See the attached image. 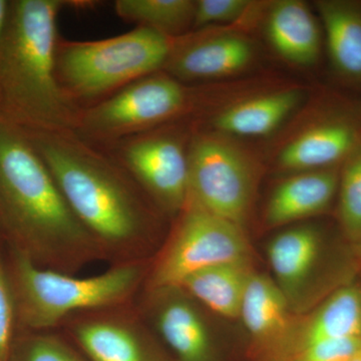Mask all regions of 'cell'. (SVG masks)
<instances>
[{
    "label": "cell",
    "mask_w": 361,
    "mask_h": 361,
    "mask_svg": "<svg viewBox=\"0 0 361 361\" xmlns=\"http://www.w3.org/2000/svg\"><path fill=\"white\" fill-rule=\"evenodd\" d=\"M26 132L104 260L149 261L165 215L127 170L71 130Z\"/></svg>",
    "instance_id": "cell-1"
},
{
    "label": "cell",
    "mask_w": 361,
    "mask_h": 361,
    "mask_svg": "<svg viewBox=\"0 0 361 361\" xmlns=\"http://www.w3.org/2000/svg\"><path fill=\"white\" fill-rule=\"evenodd\" d=\"M0 227L45 269L75 275L104 260L75 217L27 132L0 116Z\"/></svg>",
    "instance_id": "cell-2"
},
{
    "label": "cell",
    "mask_w": 361,
    "mask_h": 361,
    "mask_svg": "<svg viewBox=\"0 0 361 361\" xmlns=\"http://www.w3.org/2000/svg\"><path fill=\"white\" fill-rule=\"evenodd\" d=\"M73 6L82 2L9 1L0 40V116L30 132H73L82 111L56 73L59 13Z\"/></svg>",
    "instance_id": "cell-3"
},
{
    "label": "cell",
    "mask_w": 361,
    "mask_h": 361,
    "mask_svg": "<svg viewBox=\"0 0 361 361\" xmlns=\"http://www.w3.org/2000/svg\"><path fill=\"white\" fill-rule=\"evenodd\" d=\"M149 263L111 265L101 274L78 277L39 267L13 250L7 272L18 326L26 331L56 330L75 313L134 302L144 288Z\"/></svg>",
    "instance_id": "cell-4"
},
{
    "label": "cell",
    "mask_w": 361,
    "mask_h": 361,
    "mask_svg": "<svg viewBox=\"0 0 361 361\" xmlns=\"http://www.w3.org/2000/svg\"><path fill=\"white\" fill-rule=\"evenodd\" d=\"M174 40L146 27L94 42L59 37L56 78L66 97L84 110L163 70Z\"/></svg>",
    "instance_id": "cell-5"
},
{
    "label": "cell",
    "mask_w": 361,
    "mask_h": 361,
    "mask_svg": "<svg viewBox=\"0 0 361 361\" xmlns=\"http://www.w3.org/2000/svg\"><path fill=\"white\" fill-rule=\"evenodd\" d=\"M197 92L163 70L80 111L73 133L94 146L175 123L193 111Z\"/></svg>",
    "instance_id": "cell-6"
},
{
    "label": "cell",
    "mask_w": 361,
    "mask_h": 361,
    "mask_svg": "<svg viewBox=\"0 0 361 361\" xmlns=\"http://www.w3.org/2000/svg\"><path fill=\"white\" fill-rule=\"evenodd\" d=\"M250 251L243 227L188 202L174 229L149 259L144 290L178 287L199 271L248 261Z\"/></svg>",
    "instance_id": "cell-7"
},
{
    "label": "cell",
    "mask_w": 361,
    "mask_h": 361,
    "mask_svg": "<svg viewBox=\"0 0 361 361\" xmlns=\"http://www.w3.org/2000/svg\"><path fill=\"white\" fill-rule=\"evenodd\" d=\"M257 166L233 137L194 130L189 146V200L243 227L255 193Z\"/></svg>",
    "instance_id": "cell-8"
},
{
    "label": "cell",
    "mask_w": 361,
    "mask_h": 361,
    "mask_svg": "<svg viewBox=\"0 0 361 361\" xmlns=\"http://www.w3.org/2000/svg\"><path fill=\"white\" fill-rule=\"evenodd\" d=\"M178 125L161 126L101 148L169 217H177L189 200V146L194 130L188 134Z\"/></svg>",
    "instance_id": "cell-9"
},
{
    "label": "cell",
    "mask_w": 361,
    "mask_h": 361,
    "mask_svg": "<svg viewBox=\"0 0 361 361\" xmlns=\"http://www.w3.org/2000/svg\"><path fill=\"white\" fill-rule=\"evenodd\" d=\"M59 329L90 361H169L135 301L75 313Z\"/></svg>",
    "instance_id": "cell-10"
},
{
    "label": "cell",
    "mask_w": 361,
    "mask_h": 361,
    "mask_svg": "<svg viewBox=\"0 0 361 361\" xmlns=\"http://www.w3.org/2000/svg\"><path fill=\"white\" fill-rule=\"evenodd\" d=\"M135 304L149 330L177 361H219L204 306L182 287L142 290Z\"/></svg>",
    "instance_id": "cell-11"
},
{
    "label": "cell",
    "mask_w": 361,
    "mask_h": 361,
    "mask_svg": "<svg viewBox=\"0 0 361 361\" xmlns=\"http://www.w3.org/2000/svg\"><path fill=\"white\" fill-rule=\"evenodd\" d=\"M291 311L274 280L255 272L252 274L239 319L250 336L255 361H290L297 332Z\"/></svg>",
    "instance_id": "cell-12"
},
{
    "label": "cell",
    "mask_w": 361,
    "mask_h": 361,
    "mask_svg": "<svg viewBox=\"0 0 361 361\" xmlns=\"http://www.w3.org/2000/svg\"><path fill=\"white\" fill-rule=\"evenodd\" d=\"M254 58V45L243 35L199 30L175 39L163 71L184 84L201 82L238 75Z\"/></svg>",
    "instance_id": "cell-13"
},
{
    "label": "cell",
    "mask_w": 361,
    "mask_h": 361,
    "mask_svg": "<svg viewBox=\"0 0 361 361\" xmlns=\"http://www.w3.org/2000/svg\"><path fill=\"white\" fill-rule=\"evenodd\" d=\"M360 145V121L339 111L296 135L280 152L278 166L290 174L339 168Z\"/></svg>",
    "instance_id": "cell-14"
},
{
    "label": "cell",
    "mask_w": 361,
    "mask_h": 361,
    "mask_svg": "<svg viewBox=\"0 0 361 361\" xmlns=\"http://www.w3.org/2000/svg\"><path fill=\"white\" fill-rule=\"evenodd\" d=\"M339 169L289 176L270 196L266 207V223L270 227H280L325 212L337 196Z\"/></svg>",
    "instance_id": "cell-15"
},
{
    "label": "cell",
    "mask_w": 361,
    "mask_h": 361,
    "mask_svg": "<svg viewBox=\"0 0 361 361\" xmlns=\"http://www.w3.org/2000/svg\"><path fill=\"white\" fill-rule=\"evenodd\" d=\"M266 35L271 47L292 65L310 66L319 59L322 26L300 0H280L268 11Z\"/></svg>",
    "instance_id": "cell-16"
},
{
    "label": "cell",
    "mask_w": 361,
    "mask_h": 361,
    "mask_svg": "<svg viewBox=\"0 0 361 361\" xmlns=\"http://www.w3.org/2000/svg\"><path fill=\"white\" fill-rule=\"evenodd\" d=\"M322 249V238L312 226L285 230L271 240L267 257L274 282L290 304L314 272Z\"/></svg>",
    "instance_id": "cell-17"
},
{
    "label": "cell",
    "mask_w": 361,
    "mask_h": 361,
    "mask_svg": "<svg viewBox=\"0 0 361 361\" xmlns=\"http://www.w3.org/2000/svg\"><path fill=\"white\" fill-rule=\"evenodd\" d=\"M330 63L342 80L361 87V1L316 2Z\"/></svg>",
    "instance_id": "cell-18"
},
{
    "label": "cell",
    "mask_w": 361,
    "mask_h": 361,
    "mask_svg": "<svg viewBox=\"0 0 361 361\" xmlns=\"http://www.w3.org/2000/svg\"><path fill=\"white\" fill-rule=\"evenodd\" d=\"M301 99L297 89L249 97L220 111L213 118V130L230 137L269 135L291 115Z\"/></svg>",
    "instance_id": "cell-19"
},
{
    "label": "cell",
    "mask_w": 361,
    "mask_h": 361,
    "mask_svg": "<svg viewBox=\"0 0 361 361\" xmlns=\"http://www.w3.org/2000/svg\"><path fill=\"white\" fill-rule=\"evenodd\" d=\"M358 337H361V288L345 285L332 292L302 324L297 325L294 353L316 342Z\"/></svg>",
    "instance_id": "cell-20"
},
{
    "label": "cell",
    "mask_w": 361,
    "mask_h": 361,
    "mask_svg": "<svg viewBox=\"0 0 361 361\" xmlns=\"http://www.w3.org/2000/svg\"><path fill=\"white\" fill-rule=\"evenodd\" d=\"M253 273L250 260L227 263L194 273L178 287L216 315L238 319L247 284Z\"/></svg>",
    "instance_id": "cell-21"
},
{
    "label": "cell",
    "mask_w": 361,
    "mask_h": 361,
    "mask_svg": "<svg viewBox=\"0 0 361 361\" xmlns=\"http://www.w3.org/2000/svg\"><path fill=\"white\" fill-rule=\"evenodd\" d=\"M118 18L137 27L179 39L194 30L196 0H116Z\"/></svg>",
    "instance_id": "cell-22"
},
{
    "label": "cell",
    "mask_w": 361,
    "mask_h": 361,
    "mask_svg": "<svg viewBox=\"0 0 361 361\" xmlns=\"http://www.w3.org/2000/svg\"><path fill=\"white\" fill-rule=\"evenodd\" d=\"M338 219L351 243L361 241V145L339 169Z\"/></svg>",
    "instance_id": "cell-23"
},
{
    "label": "cell",
    "mask_w": 361,
    "mask_h": 361,
    "mask_svg": "<svg viewBox=\"0 0 361 361\" xmlns=\"http://www.w3.org/2000/svg\"><path fill=\"white\" fill-rule=\"evenodd\" d=\"M11 361H90L56 330L28 331L14 341Z\"/></svg>",
    "instance_id": "cell-24"
},
{
    "label": "cell",
    "mask_w": 361,
    "mask_h": 361,
    "mask_svg": "<svg viewBox=\"0 0 361 361\" xmlns=\"http://www.w3.org/2000/svg\"><path fill=\"white\" fill-rule=\"evenodd\" d=\"M252 6L253 4L248 0H196L194 30L235 23Z\"/></svg>",
    "instance_id": "cell-25"
},
{
    "label": "cell",
    "mask_w": 361,
    "mask_h": 361,
    "mask_svg": "<svg viewBox=\"0 0 361 361\" xmlns=\"http://www.w3.org/2000/svg\"><path fill=\"white\" fill-rule=\"evenodd\" d=\"M18 326L16 303L6 263L0 257V361H11L14 330Z\"/></svg>",
    "instance_id": "cell-26"
},
{
    "label": "cell",
    "mask_w": 361,
    "mask_h": 361,
    "mask_svg": "<svg viewBox=\"0 0 361 361\" xmlns=\"http://www.w3.org/2000/svg\"><path fill=\"white\" fill-rule=\"evenodd\" d=\"M361 351V337L316 342L297 350L290 361H350Z\"/></svg>",
    "instance_id": "cell-27"
},
{
    "label": "cell",
    "mask_w": 361,
    "mask_h": 361,
    "mask_svg": "<svg viewBox=\"0 0 361 361\" xmlns=\"http://www.w3.org/2000/svg\"><path fill=\"white\" fill-rule=\"evenodd\" d=\"M8 13L9 1H6V0H0V40L2 39L4 30H6Z\"/></svg>",
    "instance_id": "cell-28"
},
{
    "label": "cell",
    "mask_w": 361,
    "mask_h": 361,
    "mask_svg": "<svg viewBox=\"0 0 361 361\" xmlns=\"http://www.w3.org/2000/svg\"><path fill=\"white\" fill-rule=\"evenodd\" d=\"M350 361H361V351L357 353Z\"/></svg>",
    "instance_id": "cell-29"
},
{
    "label": "cell",
    "mask_w": 361,
    "mask_h": 361,
    "mask_svg": "<svg viewBox=\"0 0 361 361\" xmlns=\"http://www.w3.org/2000/svg\"><path fill=\"white\" fill-rule=\"evenodd\" d=\"M355 246H356V249H357L358 255H360V257L361 259V241L360 242V243L356 244Z\"/></svg>",
    "instance_id": "cell-30"
}]
</instances>
